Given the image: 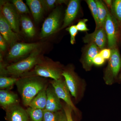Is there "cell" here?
I'll return each mask as SVG.
<instances>
[{
    "mask_svg": "<svg viewBox=\"0 0 121 121\" xmlns=\"http://www.w3.org/2000/svg\"><path fill=\"white\" fill-rule=\"evenodd\" d=\"M26 2L35 21L39 22L42 18L45 10L41 0H26Z\"/></svg>",
    "mask_w": 121,
    "mask_h": 121,
    "instance_id": "18",
    "label": "cell"
},
{
    "mask_svg": "<svg viewBox=\"0 0 121 121\" xmlns=\"http://www.w3.org/2000/svg\"><path fill=\"white\" fill-rule=\"evenodd\" d=\"M1 4V13L13 31L18 34L20 32V19L17 11L13 4L9 2H4Z\"/></svg>",
    "mask_w": 121,
    "mask_h": 121,
    "instance_id": "7",
    "label": "cell"
},
{
    "mask_svg": "<svg viewBox=\"0 0 121 121\" xmlns=\"http://www.w3.org/2000/svg\"><path fill=\"white\" fill-rule=\"evenodd\" d=\"M105 61V60L99 54L96 56L93 59V64L96 66H100L103 65Z\"/></svg>",
    "mask_w": 121,
    "mask_h": 121,
    "instance_id": "33",
    "label": "cell"
},
{
    "mask_svg": "<svg viewBox=\"0 0 121 121\" xmlns=\"http://www.w3.org/2000/svg\"><path fill=\"white\" fill-rule=\"evenodd\" d=\"M5 110V119L7 121H29L26 109L18 104L12 106Z\"/></svg>",
    "mask_w": 121,
    "mask_h": 121,
    "instance_id": "14",
    "label": "cell"
},
{
    "mask_svg": "<svg viewBox=\"0 0 121 121\" xmlns=\"http://www.w3.org/2000/svg\"><path fill=\"white\" fill-rule=\"evenodd\" d=\"M40 45L39 43H16L11 48L7 58L9 60L20 58L30 54L35 49L39 47Z\"/></svg>",
    "mask_w": 121,
    "mask_h": 121,
    "instance_id": "8",
    "label": "cell"
},
{
    "mask_svg": "<svg viewBox=\"0 0 121 121\" xmlns=\"http://www.w3.org/2000/svg\"><path fill=\"white\" fill-rule=\"evenodd\" d=\"M88 21V20L84 19L80 20L78 24L76 25V28L78 31H80L86 32L89 31V29L87 27L86 22Z\"/></svg>",
    "mask_w": 121,
    "mask_h": 121,
    "instance_id": "30",
    "label": "cell"
},
{
    "mask_svg": "<svg viewBox=\"0 0 121 121\" xmlns=\"http://www.w3.org/2000/svg\"><path fill=\"white\" fill-rule=\"evenodd\" d=\"M19 78L8 77L5 76H0V88L1 90L9 88L16 84Z\"/></svg>",
    "mask_w": 121,
    "mask_h": 121,
    "instance_id": "25",
    "label": "cell"
},
{
    "mask_svg": "<svg viewBox=\"0 0 121 121\" xmlns=\"http://www.w3.org/2000/svg\"><path fill=\"white\" fill-rule=\"evenodd\" d=\"M7 43L2 36L0 35V50L1 51L4 52L7 48Z\"/></svg>",
    "mask_w": 121,
    "mask_h": 121,
    "instance_id": "34",
    "label": "cell"
},
{
    "mask_svg": "<svg viewBox=\"0 0 121 121\" xmlns=\"http://www.w3.org/2000/svg\"><path fill=\"white\" fill-rule=\"evenodd\" d=\"M12 2L18 13L21 14H26L30 12L28 7L22 0H13Z\"/></svg>",
    "mask_w": 121,
    "mask_h": 121,
    "instance_id": "26",
    "label": "cell"
},
{
    "mask_svg": "<svg viewBox=\"0 0 121 121\" xmlns=\"http://www.w3.org/2000/svg\"><path fill=\"white\" fill-rule=\"evenodd\" d=\"M45 10L48 11L53 9L56 5L61 4L66 2L64 0H41Z\"/></svg>",
    "mask_w": 121,
    "mask_h": 121,
    "instance_id": "28",
    "label": "cell"
},
{
    "mask_svg": "<svg viewBox=\"0 0 121 121\" xmlns=\"http://www.w3.org/2000/svg\"><path fill=\"white\" fill-rule=\"evenodd\" d=\"M42 49L39 47L33 51L26 58L17 62L7 66L5 74L19 78L24 74L28 72L43 59L41 55Z\"/></svg>",
    "mask_w": 121,
    "mask_h": 121,
    "instance_id": "3",
    "label": "cell"
},
{
    "mask_svg": "<svg viewBox=\"0 0 121 121\" xmlns=\"http://www.w3.org/2000/svg\"><path fill=\"white\" fill-rule=\"evenodd\" d=\"M60 111L52 112L43 110V121H58Z\"/></svg>",
    "mask_w": 121,
    "mask_h": 121,
    "instance_id": "27",
    "label": "cell"
},
{
    "mask_svg": "<svg viewBox=\"0 0 121 121\" xmlns=\"http://www.w3.org/2000/svg\"><path fill=\"white\" fill-rule=\"evenodd\" d=\"M112 54L104 72V79L106 84L111 85L117 77L121 67V58L117 48L111 49Z\"/></svg>",
    "mask_w": 121,
    "mask_h": 121,
    "instance_id": "4",
    "label": "cell"
},
{
    "mask_svg": "<svg viewBox=\"0 0 121 121\" xmlns=\"http://www.w3.org/2000/svg\"><path fill=\"white\" fill-rule=\"evenodd\" d=\"M112 54L111 49L110 48H104L100 51L99 54L105 60H109Z\"/></svg>",
    "mask_w": 121,
    "mask_h": 121,
    "instance_id": "32",
    "label": "cell"
},
{
    "mask_svg": "<svg viewBox=\"0 0 121 121\" xmlns=\"http://www.w3.org/2000/svg\"><path fill=\"white\" fill-rule=\"evenodd\" d=\"M50 83L59 98L63 99L66 103V104L70 106L73 110L76 112L77 109L72 101L70 94V92L65 80L61 78L58 80H52Z\"/></svg>",
    "mask_w": 121,
    "mask_h": 121,
    "instance_id": "9",
    "label": "cell"
},
{
    "mask_svg": "<svg viewBox=\"0 0 121 121\" xmlns=\"http://www.w3.org/2000/svg\"><path fill=\"white\" fill-rule=\"evenodd\" d=\"M101 50L95 44H87L83 50L81 62L83 67L86 71L91 70L93 65V60L95 57L99 54Z\"/></svg>",
    "mask_w": 121,
    "mask_h": 121,
    "instance_id": "12",
    "label": "cell"
},
{
    "mask_svg": "<svg viewBox=\"0 0 121 121\" xmlns=\"http://www.w3.org/2000/svg\"><path fill=\"white\" fill-rule=\"evenodd\" d=\"M16 85L24 105L28 106L37 94L47 86L42 77L26 76L19 78Z\"/></svg>",
    "mask_w": 121,
    "mask_h": 121,
    "instance_id": "1",
    "label": "cell"
},
{
    "mask_svg": "<svg viewBox=\"0 0 121 121\" xmlns=\"http://www.w3.org/2000/svg\"><path fill=\"white\" fill-rule=\"evenodd\" d=\"M97 7L98 17L101 27L104 28L105 23L109 10L103 1L95 0Z\"/></svg>",
    "mask_w": 121,
    "mask_h": 121,
    "instance_id": "21",
    "label": "cell"
},
{
    "mask_svg": "<svg viewBox=\"0 0 121 121\" xmlns=\"http://www.w3.org/2000/svg\"><path fill=\"white\" fill-rule=\"evenodd\" d=\"M58 121H67V118L64 111L63 112L60 111V115Z\"/></svg>",
    "mask_w": 121,
    "mask_h": 121,
    "instance_id": "35",
    "label": "cell"
},
{
    "mask_svg": "<svg viewBox=\"0 0 121 121\" xmlns=\"http://www.w3.org/2000/svg\"><path fill=\"white\" fill-rule=\"evenodd\" d=\"M62 75L64 77L71 95L74 98H77L78 91V82L73 70L70 68L64 69Z\"/></svg>",
    "mask_w": 121,
    "mask_h": 121,
    "instance_id": "15",
    "label": "cell"
},
{
    "mask_svg": "<svg viewBox=\"0 0 121 121\" xmlns=\"http://www.w3.org/2000/svg\"><path fill=\"white\" fill-rule=\"evenodd\" d=\"M63 70L58 62H55L48 58H43L33 69L22 75L20 78L37 76L58 80L63 77L62 73Z\"/></svg>",
    "mask_w": 121,
    "mask_h": 121,
    "instance_id": "2",
    "label": "cell"
},
{
    "mask_svg": "<svg viewBox=\"0 0 121 121\" xmlns=\"http://www.w3.org/2000/svg\"><path fill=\"white\" fill-rule=\"evenodd\" d=\"M66 30L69 32L70 35V43L72 44L75 43V37L78 33V30L76 25H72L67 28Z\"/></svg>",
    "mask_w": 121,
    "mask_h": 121,
    "instance_id": "29",
    "label": "cell"
},
{
    "mask_svg": "<svg viewBox=\"0 0 121 121\" xmlns=\"http://www.w3.org/2000/svg\"><path fill=\"white\" fill-rule=\"evenodd\" d=\"M119 80H121V73L119 76Z\"/></svg>",
    "mask_w": 121,
    "mask_h": 121,
    "instance_id": "37",
    "label": "cell"
},
{
    "mask_svg": "<svg viewBox=\"0 0 121 121\" xmlns=\"http://www.w3.org/2000/svg\"><path fill=\"white\" fill-rule=\"evenodd\" d=\"M45 87L32 99L29 105V107L35 109L44 110L47 103V90Z\"/></svg>",
    "mask_w": 121,
    "mask_h": 121,
    "instance_id": "19",
    "label": "cell"
},
{
    "mask_svg": "<svg viewBox=\"0 0 121 121\" xmlns=\"http://www.w3.org/2000/svg\"><path fill=\"white\" fill-rule=\"evenodd\" d=\"M80 1L71 0L69 1L65 11L63 24L60 30L69 26L76 17L80 8Z\"/></svg>",
    "mask_w": 121,
    "mask_h": 121,
    "instance_id": "16",
    "label": "cell"
},
{
    "mask_svg": "<svg viewBox=\"0 0 121 121\" xmlns=\"http://www.w3.org/2000/svg\"><path fill=\"white\" fill-rule=\"evenodd\" d=\"M84 43L95 44L100 50L105 48L107 42V37L105 29L103 28L95 29L91 33H87L83 38Z\"/></svg>",
    "mask_w": 121,
    "mask_h": 121,
    "instance_id": "10",
    "label": "cell"
},
{
    "mask_svg": "<svg viewBox=\"0 0 121 121\" xmlns=\"http://www.w3.org/2000/svg\"><path fill=\"white\" fill-rule=\"evenodd\" d=\"M110 13L116 20L118 27L121 29V0L113 1Z\"/></svg>",
    "mask_w": 121,
    "mask_h": 121,
    "instance_id": "22",
    "label": "cell"
},
{
    "mask_svg": "<svg viewBox=\"0 0 121 121\" xmlns=\"http://www.w3.org/2000/svg\"><path fill=\"white\" fill-rule=\"evenodd\" d=\"M46 91L47 103L44 110L52 112L60 111L62 108L60 99L58 97L51 84L47 86Z\"/></svg>",
    "mask_w": 121,
    "mask_h": 121,
    "instance_id": "13",
    "label": "cell"
},
{
    "mask_svg": "<svg viewBox=\"0 0 121 121\" xmlns=\"http://www.w3.org/2000/svg\"><path fill=\"white\" fill-rule=\"evenodd\" d=\"M103 2L105 3V4L107 6L108 9H111L112 6L113 1L111 0H104Z\"/></svg>",
    "mask_w": 121,
    "mask_h": 121,
    "instance_id": "36",
    "label": "cell"
},
{
    "mask_svg": "<svg viewBox=\"0 0 121 121\" xmlns=\"http://www.w3.org/2000/svg\"><path fill=\"white\" fill-rule=\"evenodd\" d=\"M61 12L59 8L53 10L44 22L40 37L42 39L47 37L58 31L60 25Z\"/></svg>",
    "mask_w": 121,
    "mask_h": 121,
    "instance_id": "5",
    "label": "cell"
},
{
    "mask_svg": "<svg viewBox=\"0 0 121 121\" xmlns=\"http://www.w3.org/2000/svg\"><path fill=\"white\" fill-rule=\"evenodd\" d=\"M0 32L7 44L11 48L19 39L18 33L13 31L1 13L0 15Z\"/></svg>",
    "mask_w": 121,
    "mask_h": 121,
    "instance_id": "11",
    "label": "cell"
},
{
    "mask_svg": "<svg viewBox=\"0 0 121 121\" xmlns=\"http://www.w3.org/2000/svg\"><path fill=\"white\" fill-rule=\"evenodd\" d=\"M18 98L17 95L6 90L0 91V105L4 109L18 104Z\"/></svg>",
    "mask_w": 121,
    "mask_h": 121,
    "instance_id": "17",
    "label": "cell"
},
{
    "mask_svg": "<svg viewBox=\"0 0 121 121\" xmlns=\"http://www.w3.org/2000/svg\"><path fill=\"white\" fill-rule=\"evenodd\" d=\"M118 27L116 20L109 11L105 23L104 29L107 37L108 47L110 49L117 48Z\"/></svg>",
    "mask_w": 121,
    "mask_h": 121,
    "instance_id": "6",
    "label": "cell"
},
{
    "mask_svg": "<svg viewBox=\"0 0 121 121\" xmlns=\"http://www.w3.org/2000/svg\"><path fill=\"white\" fill-rule=\"evenodd\" d=\"M22 29L26 35L33 37L35 34V30L32 21L30 18L25 16L22 15L20 18Z\"/></svg>",
    "mask_w": 121,
    "mask_h": 121,
    "instance_id": "20",
    "label": "cell"
},
{
    "mask_svg": "<svg viewBox=\"0 0 121 121\" xmlns=\"http://www.w3.org/2000/svg\"><path fill=\"white\" fill-rule=\"evenodd\" d=\"M86 1L89 6L93 18L95 21L96 25L95 29L100 28L101 27L98 17L97 7L95 0H86Z\"/></svg>",
    "mask_w": 121,
    "mask_h": 121,
    "instance_id": "24",
    "label": "cell"
},
{
    "mask_svg": "<svg viewBox=\"0 0 121 121\" xmlns=\"http://www.w3.org/2000/svg\"><path fill=\"white\" fill-rule=\"evenodd\" d=\"M43 110L28 107L26 110L29 117V121H43Z\"/></svg>",
    "mask_w": 121,
    "mask_h": 121,
    "instance_id": "23",
    "label": "cell"
},
{
    "mask_svg": "<svg viewBox=\"0 0 121 121\" xmlns=\"http://www.w3.org/2000/svg\"><path fill=\"white\" fill-rule=\"evenodd\" d=\"M63 109L64 111L67 118V121H73L72 115V112L73 110L71 107L66 104L65 106L64 107Z\"/></svg>",
    "mask_w": 121,
    "mask_h": 121,
    "instance_id": "31",
    "label": "cell"
}]
</instances>
